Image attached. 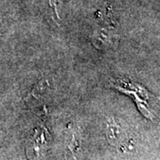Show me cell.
<instances>
[{
    "mask_svg": "<svg viewBox=\"0 0 160 160\" xmlns=\"http://www.w3.org/2000/svg\"><path fill=\"white\" fill-rule=\"evenodd\" d=\"M109 132H108V136H109V142L111 143H116L119 139L118 135L120 134V127L115 122V120L109 119Z\"/></svg>",
    "mask_w": 160,
    "mask_h": 160,
    "instance_id": "1",
    "label": "cell"
}]
</instances>
